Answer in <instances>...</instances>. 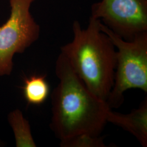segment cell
<instances>
[{
  "label": "cell",
  "instance_id": "obj_1",
  "mask_svg": "<svg viewBox=\"0 0 147 147\" xmlns=\"http://www.w3.org/2000/svg\"><path fill=\"white\" fill-rule=\"evenodd\" d=\"M55 69L59 84L51 95L50 127L60 144L82 135L101 136L111 109L107 102L86 87L62 53Z\"/></svg>",
  "mask_w": 147,
  "mask_h": 147
},
{
  "label": "cell",
  "instance_id": "obj_2",
  "mask_svg": "<svg viewBox=\"0 0 147 147\" xmlns=\"http://www.w3.org/2000/svg\"><path fill=\"white\" fill-rule=\"evenodd\" d=\"M101 21L90 16L86 28L73 24V39L61 48L71 68L96 96L107 101L112 88L117 51L110 38L101 31Z\"/></svg>",
  "mask_w": 147,
  "mask_h": 147
},
{
  "label": "cell",
  "instance_id": "obj_3",
  "mask_svg": "<svg viewBox=\"0 0 147 147\" xmlns=\"http://www.w3.org/2000/svg\"><path fill=\"white\" fill-rule=\"evenodd\" d=\"M100 28L116 49L114 83L106 102L111 109H118L124 102V94L127 90L139 89L147 92V32L126 40L101 21Z\"/></svg>",
  "mask_w": 147,
  "mask_h": 147
},
{
  "label": "cell",
  "instance_id": "obj_4",
  "mask_svg": "<svg viewBox=\"0 0 147 147\" xmlns=\"http://www.w3.org/2000/svg\"><path fill=\"white\" fill-rule=\"evenodd\" d=\"M36 0H9L11 14L0 26V76L9 75L16 53H24L38 39L40 29L30 11Z\"/></svg>",
  "mask_w": 147,
  "mask_h": 147
},
{
  "label": "cell",
  "instance_id": "obj_5",
  "mask_svg": "<svg viewBox=\"0 0 147 147\" xmlns=\"http://www.w3.org/2000/svg\"><path fill=\"white\" fill-rule=\"evenodd\" d=\"M91 16L123 39L131 40L147 32V0H101L92 5Z\"/></svg>",
  "mask_w": 147,
  "mask_h": 147
},
{
  "label": "cell",
  "instance_id": "obj_6",
  "mask_svg": "<svg viewBox=\"0 0 147 147\" xmlns=\"http://www.w3.org/2000/svg\"><path fill=\"white\" fill-rule=\"evenodd\" d=\"M107 122L116 125L135 137L143 147H147V100L127 114L109 111Z\"/></svg>",
  "mask_w": 147,
  "mask_h": 147
},
{
  "label": "cell",
  "instance_id": "obj_7",
  "mask_svg": "<svg viewBox=\"0 0 147 147\" xmlns=\"http://www.w3.org/2000/svg\"><path fill=\"white\" fill-rule=\"evenodd\" d=\"M22 91L28 104L40 105L47 99L50 88L45 75H34L24 79Z\"/></svg>",
  "mask_w": 147,
  "mask_h": 147
},
{
  "label": "cell",
  "instance_id": "obj_8",
  "mask_svg": "<svg viewBox=\"0 0 147 147\" xmlns=\"http://www.w3.org/2000/svg\"><path fill=\"white\" fill-rule=\"evenodd\" d=\"M9 121L16 137V147H35L28 121L19 110L9 114Z\"/></svg>",
  "mask_w": 147,
  "mask_h": 147
},
{
  "label": "cell",
  "instance_id": "obj_9",
  "mask_svg": "<svg viewBox=\"0 0 147 147\" xmlns=\"http://www.w3.org/2000/svg\"><path fill=\"white\" fill-rule=\"evenodd\" d=\"M104 137L82 135L60 144L62 147H105Z\"/></svg>",
  "mask_w": 147,
  "mask_h": 147
}]
</instances>
